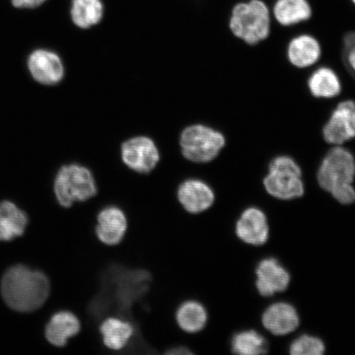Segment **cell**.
Wrapping results in <instances>:
<instances>
[{"mask_svg":"<svg viewBox=\"0 0 355 355\" xmlns=\"http://www.w3.org/2000/svg\"><path fill=\"white\" fill-rule=\"evenodd\" d=\"M263 184L270 196L284 201L299 198L304 193L301 168L288 155H278L270 161Z\"/></svg>","mask_w":355,"mask_h":355,"instance_id":"277c9868","label":"cell"},{"mask_svg":"<svg viewBox=\"0 0 355 355\" xmlns=\"http://www.w3.org/2000/svg\"><path fill=\"white\" fill-rule=\"evenodd\" d=\"M100 331L106 347L122 349L130 343L135 329L130 322L117 318H109L101 324Z\"/></svg>","mask_w":355,"mask_h":355,"instance_id":"44dd1931","label":"cell"},{"mask_svg":"<svg viewBox=\"0 0 355 355\" xmlns=\"http://www.w3.org/2000/svg\"><path fill=\"white\" fill-rule=\"evenodd\" d=\"M352 1L355 4V0H352Z\"/></svg>","mask_w":355,"mask_h":355,"instance_id":"f1b7e54d","label":"cell"},{"mask_svg":"<svg viewBox=\"0 0 355 355\" xmlns=\"http://www.w3.org/2000/svg\"><path fill=\"white\" fill-rule=\"evenodd\" d=\"M327 144L340 146L355 139V101L340 102L322 128Z\"/></svg>","mask_w":355,"mask_h":355,"instance_id":"ba28073f","label":"cell"},{"mask_svg":"<svg viewBox=\"0 0 355 355\" xmlns=\"http://www.w3.org/2000/svg\"><path fill=\"white\" fill-rule=\"evenodd\" d=\"M50 282L43 273L24 266L8 270L1 284L4 301L12 309L22 313L41 308L50 294Z\"/></svg>","mask_w":355,"mask_h":355,"instance_id":"6da1fadb","label":"cell"},{"mask_svg":"<svg viewBox=\"0 0 355 355\" xmlns=\"http://www.w3.org/2000/svg\"><path fill=\"white\" fill-rule=\"evenodd\" d=\"M230 28L235 37L255 46L265 41L270 32V16L263 0H248L234 6L230 19Z\"/></svg>","mask_w":355,"mask_h":355,"instance_id":"3957f363","label":"cell"},{"mask_svg":"<svg viewBox=\"0 0 355 355\" xmlns=\"http://www.w3.org/2000/svg\"><path fill=\"white\" fill-rule=\"evenodd\" d=\"M355 158L349 150L335 146L328 150L318 168L319 186L344 205L355 202Z\"/></svg>","mask_w":355,"mask_h":355,"instance_id":"7a4b0ae2","label":"cell"},{"mask_svg":"<svg viewBox=\"0 0 355 355\" xmlns=\"http://www.w3.org/2000/svg\"><path fill=\"white\" fill-rule=\"evenodd\" d=\"M12 6L19 8H34L41 6L46 0H11Z\"/></svg>","mask_w":355,"mask_h":355,"instance_id":"4316f807","label":"cell"},{"mask_svg":"<svg viewBox=\"0 0 355 355\" xmlns=\"http://www.w3.org/2000/svg\"><path fill=\"white\" fill-rule=\"evenodd\" d=\"M178 198L186 211L198 214L209 209L214 203L215 194L205 182L189 180L180 186Z\"/></svg>","mask_w":355,"mask_h":355,"instance_id":"9a60e30c","label":"cell"},{"mask_svg":"<svg viewBox=\"0 0 355 355\" xmlns=\"http://www.w3.org/2000/svg\"><path fill=\"white\" fill-rule=\"evenodd\" d=\"M122 159L131 170L146 174L157 166L159 155L154 141L146 137H137L122 145Z\"/></svg>","mask_w":355,"mask_h":355,"instance_id":"9c48e42d","label":"cell"},{"mask_svg":"<svg viewBox=\"0 0 355 355\" xmlns=\"http://www.w3.org/2000/svg\"><path fill=\"white\" fill-rule=\"evenodd\" d=\"M28 225L26 213L10 202L0 203V241H8L24 233Z\"/></svg>","mask_w":355,"mask_h":355,"instance_id":"ac0fdd59","label":"cell"},{"mask_svg":"<svg viewBox=\"0 0 355 355\" xmlns=\"http://www.w3.org/2000/svg\"><path fill=\"white\" fill-rule=\"evenodd\" d=\"M168 354H192V352H190V350L188 348L185 347H175L172 348L171 349L168 350V352H166Z\"/></svg>","mask_w":355,"mask_h":355,"instance_id":"83f0119b","label":"cell"},{"mask_svg":"<svg viewBox=\"0 0 355 355\" xmlns=\"http://www.w3.org/2000/svg\"><path fill=\"white\" fill-rule=\"evenodd\" d=\"M28 69L35 81L44 85H55L64 78V64L60 56L50 51H34L28 59Z\"/></svg>","mask_w":355,"mask_h":355,"instance_id":"7c38bea8","label":"cell"},{"mask_svg":"<svg viewBox=\"0 0 355 355\" xmlns=\"http://www.w3.org/2000/svg\"><path fill=\"white\" fill-rule=\"evenodd\" d=\"M225 145V139L221 132L201 124L185 128L180 137L182 153L193 162H211Z\"/></svg>","mask_w":355,"mask_h":355,"instance_id":"8992f818","label":"cell"},{"mask_svg":"<svg viewBox=\"0 0 355 355\" xmlns=\"http://www.w3.org/2000/svg\"><path fill=\"white\" fill-rule=\"evenodd\" d=\"M113 297L119 309L130 307L148 291L150 277L143 270H122L111 277Z\"/></svg>","mask_w":355,"mask_h":355,"instance_id":"52a82bcc","label":"cell"},{"mask_svg":"<svg viewBox=\"0 0 355 355\" xmlns=\"http://www.w3.org/2000/svg\"><path fill=\"white\" fill-rule=\"evenodd\" d=\"M55 193L58 202L64 207L85 202L97 193L94 177L86 167L76 164L64 166L56 176Z\"/></svg>","mask_w":355,"mask_h":355,"instance_id":"5b68a950","label":"cell"},{"mask_svg":"<svg viewBox=\"0 0 355 355\" xmlns=\"http://www.w3.org/2000/svg\"><path fill=\"white\" fill-rule=\"evenodd\" d=\"M341 55L345 69L355 79V32H349L344 35Z\"/></svg>","mask_w":355,"mask_h":355,"instance_id":"484cf974","label":"cell"},{"mask_svg":"<svg viewBox=\"0 0 355 355\" xmlns=\"http://www.w3.org/2000/svg\"><path fill=\"white\" fill-rule=\"evenodd\" d=\"M176 319L182 330L188 333H197L205 327L207 313L204 306L198 302L187 301L178 309Z\"/></svg>","mask_w":355,"mask_h":355,"instance_id":"603a6c76","label":"cell"},{"mask_svg":"<svg viewBox=\"0 0 355 355\" xmlns=\"http://www.w3.org/2000/svg\"><path fill=\"white\" fill-rule=\"evenodd\" d=\"M232 349L239 355H260L268 352V340L254 330L242 331L234 334L232 339Z\"/></svg>","mask_w":355,"mask_h":355,"instance_id":"cb8c5ba5","label":"cell"},{"mask_svg":"<svg viewBox=\"0 0 355 355\" xmlns=\"http://www.w3.org/2000/svg\"><path fill=\"white\" fill-rule=\"evenodd\" d=\"M257 291L261 296L270 297L287 290L291 275L274 257L261 260L256 268Z\"/></svg>","mask_w":355,"mask_h":355,"instance_id":"30bf717a","label":"cell"},{"mask_svg":"<svg viewBox=\"0 0 355 355\" xmlns=\"http://www.w3.org/2000/svg\"><path fill=\"white\" fill-rule=\"evenodd\" d=\"M325 345L317 336L302 335L290 345L292 355H322L325 352Z\"/></svg>","mask_w":355,"mask_h":355,"instance_id":"d4e9b609","label":"cell"},{"mask_svg":"<svg viewBox=\"0 0 355 355\" xmlns=\"http://www.w3.org/2000/svg\"><path fill=\"white\" fill-rule=\"evenodd\" d=\"M261 322L272 334L286 336L298 328L300 317L294 306L286 302H278L264 311Z\"/></svg>","mask_w":355,"mask_h":355,"instance_id":"4fadbf2b","label":"cell"},{"mask_svg":"<svg viewBox=\"0 0 355 355\" xmlns=\"http://www.w3.org/2000/svg\"><path fill=\"white\" fill-rule=\"evenodd\" d=\"M81 329V323L75 315L67 311L57 313L49 322L46 336L51 344L63 347L71 337L76 336Z\"/></svg>","mask_w":355,"mask_h":355,"instance_id":"e0dca14e","label":"cell"},{"mask_svg":"<svg viewBox=\"0 0 355 355\" xmlns=\"http://www.w3.org/2000/svg\"><path fill=\"white\" fill-rule=\"evenodd\" d=\"M273 15L279 24L291 26L310 19L313 11L308 0H277Z\"/></svg>","mask_w":355,"mask_h":355,"instance_id":"d6986e66","label":"cell"},{"mask_svg":"<svg viewBox=\"0 0 355 355\" xmlns=\"http://www.w3.org/2000/svg\"><path fill=\"white\" fill-rule=\"evenodd\" d=\"M127 226L126 216L121 208L105 207L97 217L96 236L106 245H116L125 235Z\"/></svg>","mask_w":355,"mask_h":355,"instance_id":"5bb4252c","label":"cell"},{"mask_svg":"<svg viewBox=\"0 0 355 355\" xmlns=\"http://www.w3.org/2000/svg\"><path fill=\"white\" fill-rule=\"evenodd\" d=\"M235 232L243 242L254 246L263 245L269 238V225L265 213L252 207L244 210L235 225Z\"/></svg>","mask_w":355,"mask_h":355,"instance_id":"8fae6325","label":"cell"},{"mask_svg":"<svg viewBox=\"0 0 355 355\" xmlns=\"http://www.w3.org/2000/svg\"><path fill=\"white\" fill-rule=\"evenodd\" d=\"M322 50L316 38L308 34L293 38L287 48V57L297 68L304 69L316 64Z\"/></svg>","mask_w":355,"mask_h":355,"instance_id":"2e32d148","label":"cell"},{"mask_svg":"<svg viewBox=\"0 0 355 355\" xmlns=\"http://www.w3.org/2000/svg\"><path fill=\"white\" fill-rule=\"evenodd\" d=\"M70 15L78 28H90L103 19V2L101 0H72Z\"/></svg>","mask_w":355,"mask_h":355,"instance_id":"7402d4cb","label":"cell"},{"mask_svg":"<svg viewBox=\"0 0 355 355\" xmlns=\"http://www.w3.org/2000/svg\"><path fill=\"white\" fill-rule=\"evenodd\" d=\"M308 87L311 94L316 98L330 99L340 94L341 83L334 70L321 67L310 75Z\"/></svg>","mask_w":355,"mask_h":355,"instance_id":"ffe728a7","label":"cell"}]
</instances>
